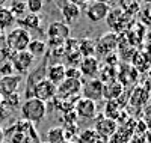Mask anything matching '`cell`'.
Listing matches in <instances>:
<instances>
[{"mask_svg": "<svg viewBox=\"0 0 151 143\" xmlns=\"http://www.w3.org/2000/svg\"><path fill=\"white\" fill-rule=\"evenodd\" d=\"M20 112H21V118L23 121H26L32 125L40 124L47 114V104L36 99V98H27L24 102H21L20 106Z\"/></svg>", "mask_w": 151, "mask_h": 143, "instance_id": "6da1fadb", "label": "cell"}, {"mask_svg": "<svg viewBox=\"0 0 151 143\" xmlns=\"http://www.w3.org/2000/svg\"><path fill=\"white\" fill-rule=\"evenodd\" d=\"M5 41H6V44L12 53H18V51L27 50V47L32 41V35H30V32L17 26V27L11 29L5 35Z\"/></svg>", "mask_w": 151, "mask_h": 143, "instance_id": "7a4b0ae2", "label": "cell"}, {"mask_svg": "<svg viewBox=\"0 0 151 143\" xmlns=\"http://www.w3.org/2000/svg\"><path fill=\"white\" fill-rule=\"evenodd\" d=\"M71 35V27L64 21H53L47 27V36H48V45L52 48L62 47L64 42ZM50 48V50H52Z\"/></svg>", "mask_w": 151, "mask_h": 143, "instance_id": "3957f363", "label": "cell"}, {"mask_svg": "<svg viewBox=\"0 0 151 143\" xmlns=\"http://www.w3.org/2000/svg\"><path fill=\"white\" fill-rule=\"evenodd\" d=\"M106 23L107 26L112 29L113 33H125L133 24V18L125 15L124 12L119 9V8H115V9H110V12L106 17Z\"/></svg>", "mask_w": 151, "mask_h": 143, "instance_id": "277c9868", "label": "cell"}, {"mask_svg": "<svg viewBox=\"0 0 151 143\" xmlns=\"http://www.w3.org/2000/svg\"><path fill=\"white\" fill-rule=\"evenodd\" d=\"M82 80H73V79H65L60 84L56 86V98L60 101H74L82 92Z\"/></svg>", "mask_w": 151, "mask_h": 143, "instance_id": "5b68a950", "label": "cell"}, {"mask_svg": "<svg viewBox=\"0 0 151 143\" xmlns=\"http://www.w3.org/2000/svg\"><path fill=\"white\" fill-rule=\"evenodd\" d=\"M29 98H36L47 104L53 98H56V86L53 83H50L47 79H41L35 82V84L32 86L29 92Z\"/></svg>", "mask_w": 151, "mask_h": 143, "instance_id": "8992f818", "label": "cell"}, {"mask_svg": "<svg viewBox=\"0 0 151 143\" xmlns=\"http://www.w3.org/2000/svg\"><path fill=\"white\" fill-rule=\"evenodd\" d=\"M9 60L12 63V66H14V69H15V74L24 77L29 72L30 66L33 65L35 57L29 53L27 50H24V51H18V53H12Z\"/></svg>", "mask_w": 151, "mask_h": 143, "instance_id": "52a82bcc", "label": "cell"}, {"mask_svg": "<svg viewBox=\"0 0 151 143\" xmlns=\"http://www.w3.org/2000/svg\"><path fill=\"white\" fill-rule=\"evenodd\" d=\"M119 44V36L113 32H109V33H104L100 39L95 42V57L97 56H101L104 57L106 54L109 53H113L116 50Z\"/></svg>", "mask_w": 151, "mask_h": 143, "instance_id": "ba28073f", "label": "cell"}, {"mask_svg": "<svg viewBox=\"0 0 151 143\" xmlns=\"http://www.w3.org/2000/svg\"><path fill=\"white\" fill-rule=\"evenodd\" d=\"M110 9L112 8L107 2H89L85 9V14H86V18L91 23H100V21L106 20Z\"/></svg>", "mask_w": 151, "mask_h": 143, "instance_id": "9c48e42d", "label": "cell"}, {"mask_svg": "<svg viewBox=\"0 0 151 143\" xmlns=\"http://www.w3.org/2000/svg\"><path fill=\"white\" fill-rule=\"evenodd\" d=\"M82 97L86 99H91L97 102L98 99H103V83L98 79H91L82 84Z\"/></svg>", "mask_w": 151, "mask_h": 143, "instance_id": "30bf717a", "label": "cell"}, {"mask_svg": "<svg viewBox=\"0 0 151 143\" xmlns=\"http://www.w3.org/2000/svg\"><path fill=\"white\" fill-rule=\"evenodd\" d=\"M94 131L97 133V136L100 139H103L104 142H107L113 134H115L118 131V124L116 121H112V119H107V118H100V121L95 122L94 125Z\"/></svg>", "mask_w": 151, "mask_h": 143, "instance_id": "8fae6325", "label": "cell"}, {"mask_svg": "<svg viewBox=\"0 0 151 143\" xmlns=\"http://www.w3.org/2000/svg\"><path fill=\"white\" fill-rule=\"evenodd\" d=\"M23 80H24V77L18 74L9 75V77H0V97L5 98L8 95L17 94Z\"/></svg>", "mask_w": 151, "mask_h": 143, "instance_id": "7c38bea8", "label": "cell"}, {"mask_svg": "<svg viewBox=\"0 0 151 143\" xmlns=\"http://www.w3.org/2000/svg\"><path fill=\"white\" fill-rule=\"evenodd\" d=\"M77 68H79L82 77H86L88 80H91V79H97L98 71H100L101 66H100L98 57L91 56V57H82V60L79 62Z\"/></svg>", "mask_w": 151, "mask_h": 143, "instance_id": "4fadbf2b", "label": "cell"}, {"mask_svg": "<svg viewBox=\"0 0 151 143\" xmlns=\"http://www.w3.org/2000/svg\"><path fill=\"white\" fill-rule=\"evenodd\" d=\"M74 112L79 118L94 119L97 116V102L86 99V98H79L74 104Z\"/></svg>", "mask_w": 151, "mask_h": 143, "instance_id": "5bb4252c", "label": "cell"}, {"mask_svg": "<svg viewBox=\"0 0 151 143\" xmlns=\"http://www.w3.org/2000/svg\"><path fill=\"white\" fill-rule=\"evenodd\" d=\"M59 6V11H60V15L64 18V23L65 24H73L76 23L79 18H80V9L76 6L74 2H68V0H64V2H58L56 3Z\"/></svg>", "mask_w": 151, "mask_h": 143, "instance_id": "9a60e30c", "label": "cell"}, {"mask_svg": "<svg viewBox=\"0 0 151 143\" xmlns=\"http://www.w3.org/2000/svg\"><path fill=\"white\" fill-rule=\"evenodd\" d=\"M65 69H67V66L60 62L48 65L47 69H45V79L50 83H53L55 86H58L65 80Z\"/></svg>", "mask_w": 151, "mask_h": 143, "instance_id": "2e32d148", "label": "cell"}, {"mask_svg": "<svg viewBox=\"0 0 151 143\" xmlns=\"http://www.w3.org/2000/svg\"><path fill=\"white\" fill-rule=\"evenodd\" d=\"M122 94H124V86L116 80H112L103 84V99L106 101H115Z\"/></svg>", "mask_w": 151, "mask_h": 143, "instance_id": "e0dca14e", "label": "cell"}, {"mask_svg": "<svg viewBox=\"0 0 151 143\" xmlns=\"http://www.w3.org/2000/svg\"><path fill=\"white\" fill-rule=\"evenodd\" d=\"M41 17L40 15H35V14H26L21 20H18L17 23L20 24L18 27H23L24 30H40L41 29Z\"/></svg>", "mask_w": 151, "mask_h": 143, "instance_id": "ac0fdd59", "label": "cell"}, {"mask_svg": "<svg viewBox=\"0 0 151 143\" xmlns=\"http://www.w3.org/2000/svg\"><path fill=\"white\" fill-rule=\"evenodd\" d=\"M17 23V20L14 18V15H12V12L9 11V8L5 5L0 8V30L5 32V30H11L14 29V24Z\"/></svg>", "mask_w": 151, "mask_h": 143, "instance_id": "d6986e66", "label": "cell"}, {"mask_svg": "<svg viewBox=\"0 0 151 143\" xmlns=\"http://www.w3.org/2000/svg\"><path fill=\"white\" fill-rule=\"evenodd\" d=\"M130 104H133V106H144V104L148 101V92H147V89L142 87V86H137L133 89V92H132V97L129 98Z\"/></svg>", "mask_w": 151, "mask_h": 143, "instance_id": "ffe728a7", "label": "cell"}, {"mask_svg": "<svg viewBox=\"0 0 151 143\" xmlns=\"http://www.w3.org/2000/svg\"><path fill=\"white\" fill-rule=\"evenodd\" d=\"M27 51L33 57H42L47 53V42L42 39H32L27 47Z\"/></svg>", "mask_w": 151, "mask_h": 143, "instance_id": "44dd1931", "label": "cell"}, {"mask_svg": "<svg viewBox=\"0 0 151 143\" xmlns=\"http://www.w3.org/2000/svg\"><path fill=\"white\" fill-rule=\"evenodd\" d=\"M77 48H79V53L82 57H91L95 56V42L91 39H82L80 42H77Z\"/></svg>", "mask_w": 151, "mask_h": 143, "instance_id": "7402d4cb", "label": "cell"}, {"mask_svg": "<svg viewBox=\"0 0 151 143\" xmlns=\"http://www.w3.org/2000/svg\"><path fill=\"white\" fill-rule=\"evenodd\" d=\"M119 9L124 12L125 15L134 18V15L141 11V3H139V2H134V0H132V2H129V0H124V2L119 3Z\"/></svg>", "mask_w": 151, "mask_h": 143, "instance_id": "603a6c76", "label": "cell"}, {"mask_svg": "<svg viewBox=\"0 0 151 143\" xmlns=\"http://www.w3.org/2000/svg\"><path fill=\"white\" fill-rule=\"evenodd\" d=\"M9 11L12 12V15H14V18L18 21V20H21L24 15L27 14V9H26V2H23V0H14L9 6Z\"/></svg>", "mask_w": 151, "mask_h": 143, "instance_id": "cb8c5ba5", "label": "cell"}, {"mask_svg": "<svg viewBox=\"0 0 151 143\" xmlns=\"http://www.w3.org/2000/svg\"><path fill=\"white\" fill-rule=\"evenodd\" d=\"M48 143H65V131L60 127L50 128L47 133Z\"/></svg>", "mask_w": 151, "mask_h": 143, "instance_id": "d4e9b609", "label": "cell"}, {"mask_svg": "<svg viewBox=\"0 0 151 143\" xmlns=\"http://www.w3.org/2000/svg\"><path fill=\"white\" fill-rule=\"evenodd\" d=\"M79 143H106V142L103 139H100L92 128H89V129H86V131H83L80 134Z\"/></svg>", "mask_w": 151, "mask_h": 143, "instance_id": "484cf974", "label": "cell"}, {"mask_svg": "<svg viewBox=\"0 0 151 143\" xmlns=\"http://www.w3.org/2000/svg\"><path fill=\"white\" fill-rule=\"evenodd\" d=\"M2 104L8 110H15V109H18L21 106V97H20L18 92L17 94H12V95H8V97L3 98Z\"/></svg>", "mask_w": 151, "mask_h": 143, "instance_id": "4316f807", "label": "cell"}, {"mask_svg": "<svg viewBox=\"0 0 151 143\" xmlns=\"http://www.w3.org/2000/svg\"><path fill=\"white\" fill-rule=\"evenodd\" d=\"M44 3L41 0H27L26 2V9H27V14H35V15H40V12L42 11Z\"/></svg>", "mask_w": 151, "mask_h": 143, "instance_id": "83f0119b", "label": "cell"}, {"mask_svg": "<svg viewBox=\"0 0 151 143\" xmlns=\"http://www.w3.org/2000/svg\"><path fill=\"white\" fill-rule=\"evenodd\" d=\"M11 56H12V51L9 50V47L5 41V36H3L2 39H0V65L8 62L11 59Z\"/></svg>", "mask_w": 151, "mask_h": 143, "instance_id": "f1b7e54d", "label": "cell"}, {"mask_svg": "<svg viewBox=\"0 0 151 143\" xmlns=\"http://www.w3.org/2000/svg\"><path fill=\"white\" fill-rule=\"evenodd\" d=\"M129 142H130V133L129 131H116L109 139V143H129Z\"/></svg>", "mask_w": 151, "mask_h": 143, "instance_id": "f546056e", "label": "cell"}, {"mask_svg": "<svg viewBox=\"0 0 151 143\" xmlns=\"http://www.w3.org/2000/svg\"><path fill=\"white\" fill-rule=\"evenodd\" d=\"M14 74H15V69L12 66L11 60L0 65V77H9V75H14Z\"/></svg>", "mask_w": 151, "mask_h": 143, "instance_id": "4dcf8cb0", "label": "cell"}, {"mask_svg": "<svg viewBox=\"0 0 151 143\" xmlns=\"http://www.w3.org/2000/svg\"><path fill=\"white\" fill-rule=\"evenodd\" d=\"M65 79H73V80H82V74L77 66H70L65 69Z\"/></svg>", "mask_w": 151, "mask_h": 143, "instance_id": "1f68e13d", "label": "cell"}, {"mask_svg": "<svg viewBox=\"0 0 151 143\" xmlns=\"http://www.w3.org/2000/svg\"><path fill=\"white\" fill-rule=\"evenodd\" d=\"M103 59H104V65H106V66H113V68H115V65L119 60V56L116 54V51H113V53L106 54Z\"/></svg>", "mask_w": 151, "mask_h": 143, "instance_id": "d6a6232c", "label": "cell"}, {"mask_svg": "<svg viewBox=\"0 0 151 143\" xmlns=\"http://www.w3.org/2000/svg\"><path fill=\"white\" fill-rule=\"evenodd\" d=\"M24 142V134L23 133H18V131H14L9 134V143H23Z\"/></svg>", "mask_w": 151, "mask_h": 143, "instance_id": "836d02e7", "label": "cell"}, {"mask_svg": "<svg viewBox=\"0 0 151 143\" xmlns=\"http://www.w3.org/2000/svg\"><path fill=\"white\" fill-rule=\"evenodd\" d=\"M5 139H6V136H5V129L0 127V143H3L5 142Z\"/></svg>", "mask_w": 151, "mask_h": 143, "instance_id": "e575fe53", "label": "cell"}, {"mask_svg": "<svg viewBox=\"0 0 151 143\" xmlns=\"http://www.w3.org/2000/svg\"><path fill=\"white\" fill-rule=\"evenodd\" d=\"M2 6H5V0H0V8Z\"/></svg>", "mask_w": 151, "mask_h": 143, "instance_id": "d590c367", "label": "cell"}, {"mask_svg": "<svg viewBox=\"0 0 151 143\" xmlns=\"http://www.w3.org/2000/svg\"><path fill=\"white\" fill-rule=\"evenodd\" d=\"M3 36H5V35H3V32H2V30H0V39H2V38H3Z\"/></svg>", "mask_w": 151, "mask_h": 143, "instance_id": "8d00e7d4", "label": "cell"}]
</instances>
